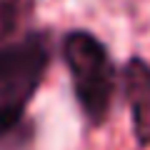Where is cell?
<instances>
[{
  "label": "cell",
  "instance_id": "obj_3",
  "mask_svg": "<svg viewBox=\"0 0 150 150\" xmlns=\"http://www.w3.org/2000/svg\"><path fill=\"white\" fill-rule=\"evenodd\" d=\"M120 90L130 110L135 143L150 148V63L143 55H130L120 68Z\"/></svg>",
  "mask_w": 150,
  "mask_h": 150
},
{
  "label": "cell",
  "instance_id": "obj_4",
  "mask_svg": "<svg viewBox=\"0 0 150 150\" xmlns=\"http://www.w3.org/2000/svg\"><path fill=\"white\" fill-rule=\"evenodd\" d=\"M38 0H0V43L15 40L35 28Z\"/></svg>",
  "mask_w": 150,
  "mask_h": 150
},
{
  "label": "cell",
  "instance_id": "obj_1",
  "mask_svg": "<svg viewBox=\"0 0 150 150\" xmlns=\"http://www.w3.org/2000/svg\"><path fill=\"white\" fill-rule=\"evenodd\" d=\"M55 43L50 30L30 28L0 43V150H23L33 140L28 108L50 70Z\"/></svg>",
  "mask_w": 150,
  "mask_h": 150
},
{
  "label": "cell",
  "instance_id": "obj_2",
  "mask_svg": "<svg viewBox=\"0 0 150 150\" xmlns=\"http://www.w3.org/2000/svg\"><path fill=\"white\" fill-rule=\"evenodd\" d=\"M60 58L70 75L73 95L83 118L93 128H103L112 112L120 70L112 63L108 45L95 33L73 28L60 38Z\"/></svg>",
  "mask_w": 150,
  "mask_h": 150
}]
</instances>
